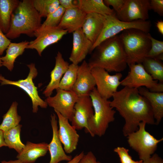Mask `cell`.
Instances as JSON below:
<instances>
[{
  "label": "cell",
  "instance_id": "obj_1",
  "mask_svg": "<svg viewBox=\"0 0 163 163\" xmlns=\"http://www.w3.org/2000/svg\"><path fill=\"white\" fill-rule=\"evenodd\" d=\"M111 106L124 119L123 134L126 137L138 128L140 123L155 125L149 102L140 93L138 88L124 87L113 95Z\"/></svg>",
  "mask_w": 163,
  "mask_h": 163
},
{
  "label": "cell",
  "instance_id": "obj_2",
  "mask_svg": "<svg viewBox=\"0 0 163 163\" xmlns=\"http://www.w3.org/2000/svg\"><path fill=\"white\" fill-rule=\"evenodd\" d=\"M93 51L88 62L91 69L100 67L108 72L119 73L126 68V54L119 35L103 41Z\"/></svg>",
  "mask_w": 163,
  "mask_h": 163
},
{
  "label": "cell",
  "instance_id": "obj_3",
  "mask_svg": "<svg viewBox=\"0 0 163 163\" xmlns=\"http://www.w3.org/2000/svg\"><path fill=\"white\" fill-rule=\"evenodd\" d=\"M41 18L34 8L32 0L20 1L12 14L10 28L5 35L11 39L22 34L34 37L41 25Z\"/></svg>",
  "mask_w": 163,
  "mask_h": 163
},
{
  "label": "cell",
  "instance_id": "obj_4",
  "mask_svg": "<svg viewBox=\"0 0 163 163\" xmlns=\"http://www.w3.org/2000/svg\"><path fill=\"white\" fill-rule=\"evenodd\" d=\"M94 111L93 116L88 121L86 133L92 137L104 136L109 124L115 120L116 111L111 106L108 99L101 96L95 88L90 92Z\"/></svg>",
  "mask_w": 163,
  "mask_h": 163
},
{
  "label": "cell",
  "instance_id": "obj_5",
  "mask_svg": "<svg viewBox=\"0 0 163 163\" xmlns=\"http://www.w3.org/2000/svg\"><path fill=\"white\" fill-rule=\"evenodd\" d=\"M148 33L139 29H130L124 30L119 35L128 66L142 63L146 57L151 47Z\"/></svg>",
  "mask_w": 163,
  "mask_h": 163
},
{
  "label": "cell",
  "instance_id": "obj_6",
  "mask_svg": "<svg viewBox=\"0 0 163 163\" xmlns=\"http://www.w3.org/2000/svg\"><path fill=\"white\" fill-rule=\"evenodd\" d=\"M102 31L97 40L93 44L91 52L102 42L118 35L125 30L136 29L146 33L150 31L152 24L149 20H137L130 22H125L118 19L115 13L106 15Z\"/></svg>",
  "mask_w": 163,
  "mask_h": 163
},
{
  "label": "cell",
  "instance_id": "obj_7",
  "mask_svg": "<svg viewBox=\"0 0 163 163\" xmlns=\"http://www.w3.org/2000/svg\"><path fill=\"white\" fill-rule=\"evenodd\" d=\"M146 123H140L138 129L127 136L129 146L138 154L140 160L144 161L155 153L158 144L163 138L158 139L147 131Z\"/></svg>",
  "mask_w": 163,
  "mask_h": 163
},
{
  "label": "cell",
  "instance_id": "obj_8",
  "mask_svg": "<svg viewBox=\"0 0 163 163\" xmlns=\"http://www.w3.org/2000/svg\"><path fill=\"white\" fill-rule=\"evenodd\" d=\"M129 71L126 76L121 81L124 87L138 88L145 87L149 91L163 92V83L158 82L146 71L142 63L129 65Z\"/></svg>",
  "mask_w": 163,
  "mask_h": 163
},
{
  "label": "cell",
  "instance_id": "obj_9",
  "mask_svg": "<svg viewBox=\"0 0 163 163\" xmlns=\"http://www.w3.org/2000/svg\"><path fill=\"white\" fill-rule=\"evenodd\" d=\"M29 69V72L27 77L24 79L17 81H12L5 78L0 75V83L1 85H11L18 87L24 90L31 99L32 104V112L37 113L38 107L46 108L48 105L46 101L39 96L37 88L33 82V80L37 76L38 72L35 64L31 63L27 65Z\"/></svg>",
  "mask_w": 163,
  "mask_h": 163
},
{
  "label": "cell",
  "instance_id": "obj_10",
  "mask_svg": "<svg viewBox=\"0 0 163 163\" xmlns=\"http://www.w3.org/2000/svg\"><path fill=\"white\" fill-rule=\"evenodd\" d=\"M96 82L97 90L102 97L109 99L117 91L120 85L122 75L121 72L110 75L104 69L100 67L91 69Z\"/></svg>",
  "mask_w": 163,
  "mask_h": 163
},
{
  "label": "cell",
  "instance_id": "obj_11",
  "mask_svg": "<svg viewBox=\"0 0 163 163\" xmlns=\"http://www.w3.org/2000/svg\"><path fill=\"white\" fill-rule=\"evenodd\" d=\"M54 96L47 97L45 101L48 105L53 108L71 122L73 115L74 107L78 97L72 90L66 91L58 88Z\"/></svg>",
  "mask_w": 163,
  "mask_h": 163
},
{
  "label": "cell",
  "instance_id": "obj_12",
  "mask_svg": "<svg viewBox=\"0 0 163 163\" xmlns=\"http://www.w3.org/2000/svg\"><path fill=\"white\" fill-rule=\"evenodd\" d=\"M150 10L149 0H125L121 9L115 12L119 20L130 22L137 20L146 21Z\"/></svg>",
  "mask_w": 163,
  "mask_h": 163
},
{
  "label": "cell",
  "instance_id": "obj_13",
  "mask_svg": "<svg viewBox=\"0 0 163 163\" xmlns=\"http://www.w3.org/2000/svg\"><path fill=\"white\" fill-rule=\"evenodd\" d=\"M58 119L59 128L58 130L59 139L63 145L65 152L70 154L76 149L79 138V135L76 129L69 123V120L55 111Z\"/></svg>",
  "mask_w": 163,
  "mask_h": 163
},
{
  "label": "cell",
  "instance_id": "obj_14",
  "mask_svg": "<svg viewBox=\"0 0 163 163\" xmlns=\"http://www.w3.org/2000/svg\"><path fill=\"white\" fill-rule=\"evenodd\" d=\"M91 100L89 96L78 97L74 107L71 125L78 130L87 128L89 120L94 115Z\"/></svg>",
  "mask_w": 163,
  "mask_h": 163
},
{
  "label": "cell",
  "instance_id": "obj_15",
  "mask_svg": "<svg viewBox=\"0 0 163 163\" xmlns=\"http://www.w3.org/2000/svg\"><path fill=\"white\" fill-rule=\"evenodd\" d=\"M68 33L58 27L44 30L36 36L35 40L29 42L26 49H35L41 56L46 48L57 43Z\"/></svg>",
  "mask_w": 163,
  "mask_h": 163
},
{
  "label": "cell",
  "instance_id": "obj_16",
  "mask_svg": "<svg viewBox=\"0 0 163 163\" xmlns=\"http://www.w3.org/2000/svg\"><path fill=\"white\" fill-rule=\"evenodd\" d=\"M96 82L88 62L84 60L78 66L75 82L72 90L78 97L89 96L95 88Z\"/></svg>",
  "mask_w": 163,
  "mask_h": 163
},
{
  "label": "cell",
  "instance_id": "obj_17",
  "mask_svg": "<svg viewBox=\"0 0 163 163\" xmlns=\"http://www.w3.org/2000/svg\"><path fill=\"white\" fill-rule=\"evenodd\" d=\"M73 44L69 60L77 65L84 60L88 53H91L93 43L86 37L81 28L73 33Z\"/></svg>",
  "mask_w": 163,
  "mask_h": 163
},
{
  "label": "cell",
  "instance_id": "obj_18",
  "mask_svg": "<svg viewBox=\"0 0 163 163\" xmlns=\"http://www.w3.org/2000/svg\"><path fill=\"white\" fill-rule=\"evenodd\" d=\"M56 116L54 113L51 115L50 122L53 131V136L51 141L48 144L50 159L49 163H59L62 161H67L72 158L71 155H67L59 139Z\"/></svg>",
  "mask_w": 163,
  "mask_h": 163
},
{
  "label": "cell",
  "instance_id": "obj_19",
  "mask_svg": "<svg viewBox=\"0 0 163 163\" xmlns=\"http://www.w3.org/2000/svg\"><path fill=\"white\" fill-rule=\"evenodd\" d=\"M105 16L95 13L87 14L81 28L86 37L93 44L100 35L104 25Z\"/></svg>",
  "mask_w": 163,
  "mask_h": 163
},
{
  "label": "cell",
  "instance_id": "obj_20",
  "mask_svg": "<svg viewBox=\"0 0 163 163\" xmlns=\"http://www.w3.org/2000/svg\"><path fill=\"white\" fill-rule=\"evenodd\" d=\"M86 15L78 7L66 10L58 27L73 33L82 27Z\"/></svg>",
  "mask_w": 163,
  "mask_h": 163
},
{
  "label": "cell",
  "instance_id": "obj_21",
  "mask_svg": "<svg viewBox=\"0 0 163 163\" xmlns=\"http://www.w3.org/2000/svg\"><path fill=\"white\" fill-rule=\"evenodd\" d=\"M69 65L68 62L65 60L61 52H58L55 57V66L50 72V81L43 93L46 97L50 96L53 91L58 88L61 79Z\"/></svg>",
  "mask_w": 163,
  "mask_h": 163
},
{
  "label": "cell",
  "instance_id": "obj_22",
  "mask_svg": "<svg viewBox=\"0 0 163 163\" xmlns=\"http://www.w3.org/2000/svg\"><path fill=\"white\" fill-rule=\"evenodd\" d=\"M48 144L45 142L35 143L27 141L17 159L22 163H34L39 158L44 156L48 151Z\"/></svg>",
  "mask_w": 163,
  "mask_h": 163
},
{
  "label": "cell",
  "instance_id": "obj_23",
  "mask_svg": "<svg viewBox=\"0 0 163 163\" xmlns=\"http://www.w3.org/2000/svg\"><path fill=\"white\" fill-rule=\"evenodd\" d=\"M138 89L139 93L150 103L155 125L159 124L163 117V92H152L144 87Z\"/></svg>",
  "mask_w": 163,
  "mask_h": 163
},
{
  "label": "cell",
  "instance_id": "obj_24",
  "mask_svg": "<svg viewBox=\"0 0 163 163\" xmlns=\"http://www.w3.org/2000/svg\"><path fill=\"white\" fill-rule=\"evenodd\" d=\"M29 43L27 41L18 43L11 42L6 50L5 55L1 57L3 66L11 71L14 68L15 59L23 54Z\"/></svg>",
  "mask_w": 163,
  "mask_h": 163
},
{
  "label": "cell",
  "instance_id": "obj_25",
  "mask_svg": "<svg viewBox=\"0 0 163 163\" xmlns=\"http://www.w3.org/2000/svg\"><path fill=\"white\" fill-rule=\"evenodd\" d=\"M20 1L19 0H0V29L5 34L10 28L12 14Z\"/></svg>",
  "mask_w": 163,
  "mask_h": 163
},
{
  "label": "cell",
  "instance_id": "obj_26",
  "mask_svg": "<svg viewBox=\"0 0 163 163\" xmlns=\"http://www.w3.org/2000/svg\"><path fill=\"white\" fill-rule=\"evenodd\" d=\"M78 8L86 14L95 13L105 16L115 13L103 0H78Z\"/></svg>",
  "mask_w": 163,
  "mask_h": 163
},
{
  "label": "cell",
  "instance_id": "obj_27",
  "mask_svg": "<svg viewBox=\"0 0 163 163\" xmlns=\"http://www.w3.org/2000/svg\"><path fill=\"white\" fill-rule=\"evenodd\" d=\"M21 125L19 124L14 127L4 132L5 142L9 149H14L18 153H20L24 148L25 145L21 141L20 133Z\"/></svg>",
  "mask_w": 163,
  "mask_h": 163
},
{
  "label": "cell",
  "instance_id": "obj_28",
  "mask_svg": "<svg viewBox=\"0 0 163 163\" xmlns=\"http://www.w3.org/2000/svg\"><path fill=\"white\" fill-rule=\"evenodd\" d=\"M18 103L13 102L7 112L3 116V120L0 125V129L3 132L15 127L19 124L21 117L18 113Z\"/></svg>",
  "mask_w": 163,
  "mask_h": 163
},
{
  "label": "cell",
  "instance_id": "obj_29",
  "mask_svg": "<svg viewBox=\"0 0 163 163\" xmlns=\"http://www.w3.org/2000/svg\"><path fill=\"white\" fill-rule=\"evenodd\" d=\"M142 63L146 71L154 80L163 83V64L162 61L145 57Z\"/></svg>",
  "mask_w": 163,
  "mask_h": 163
},
{
  "label": "cell",
  "instance_id": "obj_30",
  "mask_svg": "<svg viewBox=\"0 0 163 163\" xmlns=\"http://www.w3.org/2000/svg\"><path fill=\"white\" fill-rule=\"evenodd\" d=\"M34 6L41 18L46 17L60 5L59 0H32Z\"/></svg>",
  "mask_w": 163,
  "mask_h": 163
},
{
  "label": "cell",
  "instance_id": "obj_31",
  "mask_svg": "<svg viewBox=\"0 0 163 163\" xmlns=\"http://www.w3.org/2000/svg\"><path fill=\"white\" fill-rule=\"evenodd\" d=\"M78 66L72 63L69 64L61 79L58 88L66 91L72 90L76 79Z\"/></svg>",
  "mask_w": 163,
  "mask_h": 163
},
{
  "label": "cell",
  "instance_id": "obj_32",
  "mask_svg": "<svg viewBox=\"0 0 163 163\" xmlns=\"http://www.w3.org/2000/svg\"><path fill=\"white\" fill-rule=\"evenodd\" d=\"M65 9L59 5L54 11L46 17V19L41 24L38 30L35 33L34 37L42 31L48 28L57 27L60 23Z\"/></svg>",
  "mask_w": 163,
  "mask_h": 163
},
{
  "label": "cell",
  "instance_id": "obj_33",
  "mask_svg": "<svg viewBox=\"0 0 163 163\" xmlns=\"http://www.w3.org/2000/svg\"><path fill=\"white\" fill-rule=\"evenodd\" d=\"M148 36L151 41V47L146 57L162 61L163 60V42L154 38L149 33H148Z\"/></svg>",
  "mask_w": 163,
  "mask_h": 163
},
{
  "label": "cell",
  "instance_id": "obj_34",
  "mask_svg": "<svg viewBox=\"0 0 163 163\" xmlns=\"http://www.w3.org/2000/svg\"><path fill=\"white\" fill-rule=\"evenodd\" d=\"M113 151L118 155L121 163H131L133 160L129 155V149L124 147H117Z\"/></svg>",
  "mask_w": 163,
  "mask_h": 163
},
{
  "label": "cell",
  "instance_id": "obj_35",
  "mask_svg": "<svg viewBox=\"0 0 163 163\" xmlns=\"http://www.w3.org/2000/svg\"><path fill=\"white\" fill-rule=\"evenodd\" d=\"M150 10H153L161 16H163V0H150Z\"/></svg>",
  "mask_w": 163,
  "mask_h": 163
},
{
  "label": "cell",
  "instance_id": "obj_36",
  "mask_svg": "<svg viewBox=\"0 0 163 163\" xmlns=\"http://www.w3.org/2000/svg\"><path fill=\"white\" fill-rule=\"evenodd\" d=\"M11 43V40L0 29V55H2Z\"/></svg>",
  "mask_w": 163,
  "mask_h": 163
},
{
  "label": "cell",
  "instance_id": "obj_37",
  "mask_svg": "<svg viewBox=\"0 0 163 163\" xmlns=\"http://www.w3.org/2000/svg\"><path fill=\"white\" fill-rule=\"evenodd\" d=\"M105 4L107 6H112L115 12L119 11L122 7L125 0H104Z\"/></svg>",
  "mask_w": 163,
  "mask_h": 163
},
{
  "label": "cell",
  "instance_id": "obj_38",
  "mask_svg": "<svg viewBox=\"0 0 163 163\" xmlns=\"http://www.w3.org/2000/svg\"><path fill=\"white\" fill-rule=\"evenodd\" d=\"M78 163H101L97 160L96 157L91 151L84 154Z\"/></svg>",
  "mask_w": 163,
  "mask_h": 163
},
{
  "label": "cell",
  "instance_id": "obj_39",
  "mask_svg": "<svg viewBox=\"0 0 163 163\" xmlns=\"http://www.w3.org/2000/svg\"><path fill=\"white\" fill-rule=\"evenodd\" d=\"M60 5L65 10L78 7V0H59Z\"/></svg>",
  "mask_w": 163,
  "mask_h": 163
},
{
  "label": "cell",
  "instance_id": "obj_40",
  "mask_svg": "<svg viewBox=\"0 0 163 163\" xmlns=\"http://www.w3.org/2000/svg\"><path fill=\"white\" fill-rule=\"evenodd\" d=\"M143 162V163H163V160L158 154L154 153Z\"/></svg>",
  "mask_w": 163,
  "mask_h": 163
},
{
  "label": "cell",
  "instance_id": "obj_41",
  "mask_svg": "<svg viewBox=\"0 0 163 163\" xmlns=\"http://www.w3.org/2000/svg\"><path fill=\"white\" fill-rule=\"evenodd\" d=\"M84 154V152L82 151L79 154L76 155L70 161H68L66 163H78ZM59 163H61L59 162Z\"/></svg>",
  "mask_w": 163,
  "mask_h": 163
},
{
  "label": "cell",
  "instance_id": "obj_42",
  "mask_svg": "<svg viewBox=\"0 0 163 163\" xmlns=\"http://www.w3.org/2000/svg\"><path fill=\"white\" fill-rule=\"evenodd\" d=\"M158 32L162 35H163V21L159 20L155 23Z\"/></svg>",
  "mask_w": 163,
  "mask_h": 163
},
{
  "label": "cell",
  "instance_id": "obj_43",
  "mask_svg": "<svg viewBox=\"0 0 163 163\" xmlns=\"http://www.w3.org/2000/svg\"><path fill=\"white\" fill-rule=\"evenodd\" d=\"M3 146H7L4 137V132L0 129V148Z\"/></svg>",
  "mask_w": 163,
  "mask_h": 163
},
{
  "label": "cell",
  "instance_id": "obj_44",
  "mask_svg": "<svg viewBox=\"0 0 163 163\" xmlns=\"http://www.w3.org/2000/svg\"><path fill=\"white\" fill-rule=\"evenodd\" d=\"M1 163H22L18 159L15 160H10L8 161L3 160Z\"/></svg>",
  "mask_w": 163,
  "mask_h": 163
},
{
  "label": "cell",
  "instance_id": "obj_45",
  "mask_svg": "<svg viewBox=\"0 0 163 163\" xmlns=\"http://www.w3.org/2000/svg\"><path fill=\"white\" fill-rule=\"evenodd\" d=\"M131 163H143V162L142 160H141L137 161H135L133 160Z\"/></svg>",
  "mask_w": 163,
  "mask_h": 163
},
{
  "label": "cell",
  "instance_id": "obj_46",
  "mask_svg": "<svg viewBox=\"0 0 163 163\" xmlns=\"http://www.w3.org/2000/svg\"><path fill=\"white\" fill-rule=\"evenodd\" d=\"M2 66H3L2 64V62L1 59V57L0 56V67H2Z\"/></svg>",
  "mask_w": 163,
  "mask_h": 163
}]
</instances>
